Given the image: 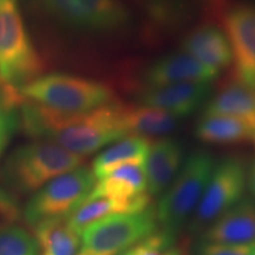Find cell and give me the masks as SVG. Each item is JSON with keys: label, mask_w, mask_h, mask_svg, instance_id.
<instances>
[{"label": "cell", "mask_w": 255, "mask_h": 255, "mask_svg": "<svg viewBox=\"0 0 255 255\" xmlns=\"http://www.w3.org/2000/svg\"><path fill=\"white\" fill-rule=\"evenodd\" d=\"M0 87H1V83H0Z\"/></svg>", "instance_id": "32"}, {"label": "cell", "mask_w": 255, "mask_h": 255, "mask_svg": "<svg viewBox=\"0 0 255 255\" xmlns=\"http://www.w3.org/2000/svg\"><path fill=\"white\" fill-rule=\"evenodd\" d=\"M41 13L70 30L108 33L129 24L130 14L121 0H30Z\"/></svg>", "instance_id": "8"}, {"label": "cell", "mask_w": 255, "mask_h": 255, "mask_svg": "<svg viewBox=\"0 0 255 255\" xmlns=\"http://www.w3.org/2000/svg\"><path fill=\"white\" fill-rule=\"evenodd\" d=\"M183 165V145L174 138L152 143L145 161L146 189L151 196L163 194Z\"/></svg>", "instance_id": "13"}, {"label": "cell", "mask_w": 255, "mask_h": 255, "mask_svg": "<svg viewBox=\"0 0 255 255\" xmlns=\"http://www.w3.org/2000/svg\"><path fill=\"white\" fill-rule=\"evenodd\" d=\"M159 228L154 206L98 220L81 233L77 255H117L132 248Z\"/></svg>", "instance_id": "6"}, {"label": "cell", "mask_w": 255, "mask_h": 255, "mask_svg": "<svg viewBox=\"0 0 255 255\" xmlns=\"http://www.w3.org/2000/svg\"><path fill=\"white\" fill-rule=\"evenodd\" d=\"M247 186L250 188L252 195L255 197V163H253L247 173Z\"/></svg>", "instance_id": "27"}, {"label": "cell", "mask_w": 255, "mask_h": 255, "mask_svg": "<svg viewBox=\"0 0 255 255\" xmlns=\"http://www.w3.org/2000/svg\"><path fill=\"white\" fill-rule=\"evenodd\" d=\"M117 255H136V253H135V250H133V247H132V248H130V250L122 252V253L117 254Z\"/></svg>", "instance_id": "29"}, {"label": "cell", "mask_w": 255, "mask_h": 255, "mask_svg": "<svg viewBox=\"0 0 255 255\" xmlns=\"http://www.w3.org/2000/svg\"><path fill=\"white\" fill-rule=\"evenodd\" d=\"M205 115L233 117L255 129V90L231 78L210 98Z\"/></svg>", "instance_id": "17"}, {"label": "cell", "mask_w": 255, "mask_h": 255, "mask_svg": "<svg viewBox=\"0 0 255 255\" xmlns=\"http://www.w3.org/2000/svg\"><path fill=\"white\" fill-rule=\"evenodd\" d=\"M123 129L126 135L141 137H161L173 132L178 119L167 111L148 105L123 104Z\"/></svg>", "instance_id": "18"}, {"label": "cell", "mask_w": 255, "mask_h": 255, "mask_svg": "<svg viewBox=\"0 0 255 255\" xmlns=\"http://www.w3.org/2000/svg\"><path fill=\"white\" fill-rule=\"evenodd\" d=\"M0 255H39L38 242L18 225L0 229Z\"/></svg>", "instance_id": "23"}, {"label": "cell", "mask_w": 255, "mask_h": 255, "mask_svg": "<svg viewBox=\"0 0 255 255\" xmlns=\"http://www.w3.org/2000/svg\"><path fill=\"white\" fill-rule=\"evenodd\" d=\"M214 167V158L207 151H195L187 158L155 207L161 229L176 235L193 216Z\"/></svg>", "instance_id": "5"}, {"label": "cell", "mask_w": 255, "mask_h": 255, "mask_svg": "<svg viewBox=\"0 0 255 255\" xmlns=\"http://www.w3.org/2000/svg\"><path fill=\"white\" fill-rule=\"evenodd\" d=\"M122 115L123 103L116 101L81 114L58 113L25 100L19 107L20 128L26 135L83 158L127 136Z\"/></svg>", "instance_id": "1"}, {"label": "cell", "mask_w": 255, "mask_h": 255, "mask_svg": "<svg viewBox=\"0 0 255 255\" xmlns=\"http://www.w3.org/2000/svg\"><path fill=\"white\" fill-rule=\"evenodd\" d=\"M163 255H187L181 248H170Z\"/></svg>", "instance_id": "28"}, {"label": "cell", "mask_w": 255, "mask_h": 255, "mask_svg": "<svg viewBox=\"0 0 255 255\" xmlns=\"http://www.w3.org/2000/svg\"><path fill=\"white\" fill-rule=\"evenodd\" d=\"M252 255H255V251H254V253H253V254H252Z\"/></svg>", "instance_id": "31"}, {"label": "cell", "mask_w": 255, "mask_h": 255, "mask_svg": "<svg viewBox=\"0 0 255 255\" xmlns=\"http://www.w3.org/2000/svg\"><path fill=\"white\" fill-rule=\"evenodd\" d=\"M210 68L184 52L169 53L152 63L143 75L144 88L163 87L180 83H209L219 75Z\"/></svg>", "instance_id": "11"}, {"label": "cell", "mask_w": 255, "mask_h": 255, "mask_svg": "<svg viewBox=\"0 0 255 255\" xmlns=\"http://www.w3.org/2000/svg\"><path fill=\"white\" fill-rule=\"evenodd\" d=\"M95 183L91 169L84 165L53 178L32 194L23 209L25 222L34 228L44 222L66 220L84 202Z\"/></svg>", "instance_id": "7"}, {"label": "cell", "mask_w": 255, "mask_h": 255, "mask_svg": "<svg viewBox=\"0 0 255 255\" xmlns=\"http://www.w3.org/2000/svg\"><path fill=\"white\" fill-rule=\"evenodd\" d=\"M17 91L25 101L63 114L87 113L115 101L108 85L69 73L41 75Z\"/></svg>", "instance_id": "3"}, {"label": "cell", "mask_w": 255, "mask_h": 255, "mask_svg": "<svg viewBox=\"0 0 255 255\" xmlns=\"http://www.w3.org/2000/svg\"><path fill=\"white\" fill-rule=\"evenodd\" d=\"M182 52L216 70L226 69L233 62L226 33L213 24H202L188 32L181 41Z\"/></svg>", "instance_id": "14"}, {"label": "cell", "mask_w": 255, "mask_h": 255, "mask_svg": "<svg viewBox=\"0 0 255 255\" xmlns=\"http://www.w3.org/2000/svg\"><path fill=\"white\" fill-rule=\"evenodd\" d=\"M44 63L19 7L18 0H0V83L18 90L41 76Z\"/></svg>", "instance_id": "4"}, {"label": "cell", "mask_w": 255, "mask_h": 255, "mask_svg": "<svg viewBox=\"0 0 255 255\" xmlns=\"http://www.w3.org/2000/svg\"><path fill=\"white\" fill-rule=\"evenodd\" d=\"M32 229L39 255H77L81 237L69 227L66 220L44 222Z\"/></svg>", "instance_id": "21"}, {"label": "cell", "mask_w": 255, "mask_h": 255, "mask_svg": "<svg viewBox=\"0 0 255 255\" xmlns=\"http://www.w3.org/2000/svg\"><path fill=\"white\" fill-rule=\"evenodd\" d=\"M83 164L84 158L55 143L34 141L11 152L2 165L1 177L9 191L27 195Z\"/></svg>", "instance_id": "2"}, {"label": "cell", "mask_w": 255, "mask_h": 255, "mask_svg": "<svg viewBox=\"0 0 255 255\" xmlns=\"http://www.w3.org/2000/svg\"><path fill=\"white\" fill-rule=\"evenodd\" d=\"M23 216L18 197L6 187H0V229L17 225Z\"/></svg>", "instance_id": "25"}, {"label": "cell", "mask_w": 255, "mask_h": 255, "mask_svg": "<svg viewBox=\"0 0 255 255\" xmlns=\"http://www.w3.org/2000/svg\"><path fill=\"white\" fill-rule=\"evenodd\" d=\"M254 251L255 242L246 245H232L203 241L197 247L196 255H252Z\"/></svg>", "instance_id": "26"}, {"label": "cell", "mask_w": 255, "mask_h": 255, "mask_svg": "<svg viewBox=\"0 0 255 255\" xmlns=\"http://www.w3.org/2000/svg\"><path fill=\"white\" fill-rule=\"evenodd\" d=\"M205 241L246 245L255 242V203L245 199L219 216L205 231Z\"/></svg>", "instance_id": "15"}, {"label": "cell", "mask_w": 255, "mask_h": 255, "mask_svg": "<svg viewBox=\"0 0 255 255\" xmlns=\"http://www.w3.org/2000/svg\"><path fill=\"white\" fill-rule=\"evenodd\" d=\"M174 239V234L158 228L154 234L135 245L133 250L136 255H163L171 248Z\"/></svg>", "instance_id": "24"}, {"label": "cell", "mask_w": 255, "mask_h": 255, "mask_svg": "<svg viewBox=\"0 0 255 255\" xmlns=\"http://www.w3.org/2000/svg\"><path fill=\"white\" fill-rule=\"evenodd\" d=\"M247 186V171L239 157H227L213 169L199 206L191 216L194 232L205 229L223 213L240 202Z\"/></svg>", "instance_id": "9"}, {"label": "cell", "mask_w": 255, "mask_h": 255, "mask_svg": "<svg viewBox=\"0 0 255 255\" xmlns=\"http://www.w3.org/2000/svg\"><path fill=\"white\" fill-rule=\"evenodd\" d=\"M23 98L14 89L0 87V155L7 148L15 130L20 127L19 107Z\"/></svg>", "instance_id": "22"}, {"label": "cell", "mask_w": 255, "mask_h": 255, "mask_svg": "<svg viewBox=\"0 0 255 255\" xmlns=\"http://www.w3.org/2000/svg\"><path fill=\"white\" fill-rule=\"evenodd\" d=\"M222 24L234 64L232 78L255 90V5L231 6L223 11Z\"/></svg>", "instance_id": "10"}, {"label": "cell", "mask_w": 255, "mask_h": 255, "mask_svg": "<svg viewBox=\"0 0 255 255\" xmlns=\"http://www.w3.org/2000/svg\"><path fill=\"white\" fill-rule=\"evenodd\" d=\"M195 136L206 144L238 145L253 141L255 129L233 117L203 114L195 127Z\"/></svg>", "instance_id": "19"}, {"label": "cell", "mask_w": 255, "mask_h": 255, "mask_svg": "<svg viewBox=\"0 0 255 255\" xmlns=\"http://www.w3.org/2000/svg\"><path fill=\"white\" fill-rule=\"evenodd\" d=\"M253 142H254V144H255V136H254V138H253Z\"/></svg>", "instance_id": "30"}, {"label": "cell", "mask_w": 255, "mask_h": 255, "mask_svg": "<svg viewBox=\"0 0 255 255\" xmlns=\"http://www.w3.org/2000/svg\"><path fill=\"white\" fill-rule=\"evenodd\" d=\"M150 141L145 137L129 135L114 142L101 151L92 162L91 171L96 181L120 165L130 162H145L148 157Z\"/></svg>", "instance_id": "20"}, {"label": "cell", "mask_w": 255, "mask_h": 255, "mask_svg": "<svg viewBox=\"0 0 255 255\" xmlns=\"http://www.w3.org/2000/svg\"><path fill=\"white\" fill-rule=\"evenodd\" d=\"M209 83H180L163 87L143 88L139 102L143 105L164 110L173 116H189L201 107L210 94Z\"/></svg>", "instance_id": "12"}, {"label": "cell", "mask_w": 255, "mask_h": 255, "mask_svg": "<svg viewBox=\"0 0 255 255\" xmlns=\"http://www.w3.org/2000/svg\"><path fill=\"white\" fill-rule=\"evenodd\" d=\"M145 193H148L145 162H130L113 169L96 181L88 197L132 200Z\"/></svg>", "instance_id": "16"}]
</instances>
